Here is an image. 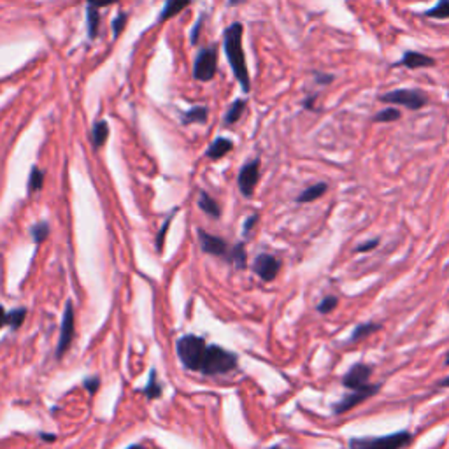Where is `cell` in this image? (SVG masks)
<instances>
[{"instance_id":"38","label":"cell","mask_w":449,"mask_h":449,"mask_svg":"<svg viewBox=\"0 0 449 449\" xmlns=\"http://www.w3.org/2000/svg\"><path fill=\"white\" fill-rule=\"evenodd\" d=\"M316 79H318L319 83H330L334 78H332V76H319L318 74V76H316Z\"/></svg>"},{"instance_id":"10","label":"cell","mask_w":449,"mask_h":449,"mask_svg":"<svg viewBox=\"0 0 449 449\" xmlns=\"http://www.w3.org/2000/svg\"><path fill=\"white\" fill-rule=\"evenodd\" d=\"M258 178H260V162L253 160V162H249V164H246L242 167L241 174H239V188H241L242 195L251 197L256 188V183H258Z\"/></svg>"},{"instance_id":"43","label":"cell","mask_w":449,"mask_h":449,"mask_svg":"<svg viewBox=\"0 0 449 449\" xmlns=\"http://www.w3.org/2000/svg\"><path fill=\"white\" fill-rule=\"evenodd\" d=\"M128 449H144V448H142V446H130Z\"/></svg>"},{"instance_id":"30","label":"cell","mask_w":449,"mask_h":449,"mask_svg":"<svg viewBox=\"0 0 449 449\" xmlns=\"http://www.w3.org/2000/svg\"><path fill=\"white\" fill-rule=\"evenodd\" d=\"M230 258H232V262H235V265H237V267H244L246 265V249H244V246L242 244H237L235 246L234 249H232V253H230Z\"/></svg>"},{"instance_id":"13","label":"cell","mask_w":449,"mask_h":449,"mask_svg":"<svg viewBox=\"0 0 449 449\" xmlns=\"http://www.w3.org/2000/svg\"><path fill=\"white\" fill-rule=\"evenodd\" d=\"M435 63V60L432 56L423 55V53L407 51L402 60L398 62V65H405L407 69H421V67H432Z\"/></svg>"},{"instance_id":"1","label":"cell","mask_w":449,"mask_h":449,"mask_svg":"<svg viewBox=\"0 0 449 449\" xmlns=\"http://www.w3.org/2000/svg\"><path fill=\"white\" fill-rule=\"evenodd\" d=\"M242 32H244V28H242L241 23H234L225 30V53L228 56L235 79L241 83L244 92H249L251 81H249L248 65H246L244 49H242Z\"/></svg>"},{"instance_id":"11","label":"cell","mask_w":449,"mask_h":449,"mask_svg":"<svg viewBox=\"0 0 449 449\" xmlns=\"http://www.w3.org/2000/svg\"><path fill=\"white\" fill-rule=\"evenodd\" d=\"M253 269H255L256 274L260 276V279H264V281H274L279 269H281V262L272 255H260L255 260Z\"/></svg>"},{"instance_id":"16","label":"cell","mask_w":449,"mask_h":449,"mask_svg":"<svg viewBox=\"0 0 449 449\" xmlns=\"http://www.w3.org/2000/svg\"><path fill=\"white\" fill-rule=\"evenodd\" d=\"M232 148H234V144H232L230 139L219 137V139H216L211 146H209V149L205 151V155H207V158L218 160V158H223V156L227 155Z\"/></svg>"},{"instance_id":"23","label":"cell","mask_w":449,"mask_h":449,"mask_svg":"<svg viewBox=\"0 0 449 449\" xmlns=\"http://www.w3.org/2000/svg\"><path fill=\"white\" fill-rule=\"evenodd\" d=\"M425 16H428V18H437V19L449 18V0H441L437 8L428 9V11L425 12Z\"/></svg>"},{"instance_id":"35","label":"cell","mask_w":449,"mask_h":449,"mask_svg":"<svg viewBox=\"0 0 449 449\" xmlns=\"http://www.w3.org/2000/svg\"><path fill=\"white\" fill-rule=\"evenodd\" d=\"M90 6H93V8H105V6H112L116 4L118 0H88Z\"/></svg>"},{"instance_id":"31","label":"cell","mask_w":449,"mask_h":449,"mask_svg":"<svg viewBox=\"0 0 449 449\" xmlns=\"http://www.w3.org/2000/svg\"><path fill=\"white\" fill-rule=\"evenodd\" d=\"M126 25V15L125 12H121V15L118 16V18L115 19V23H112V30H115V37H118L119 34H121V30L125 28Z\"/></svg>"},{"instance_id":"32","label":"cell","mask_w":449,"mask_h":449,"mask_svg":"<svg viewBox=\"0 0 449 449\" xmlns=\"http://www.w3.org/2000/svg\"><path fill=\"white\" fill-rule=\"evenodd\" d=\"M169 225H171V218H169L167 221H165V225L162 227V230H160L158 239H156V248H158V251H162V248H164V241H165V235H167Z\"/></svg>"},{"instance_id":"6","label":"cell","mask_w":449,"mask_h":449,"mask_svg":"<svg viewBox=\"0 0 449 449\" xmlns=\"http://www.w3.org/2000/svg\"><path fill=\"white\" fill-rule=\"evenodd\" d=\"M218 71V55L214 48H205L198 53L195 60L194 76L198 81H211Z\"/></svg>"},{"instance_id":"17","label":"cell","mask_w":449,"mask_h":449,"mask_svg":"<svg viewBox=\"0 0 449 449\" xmlns=\"http://www.w3.org/2000/svg\"><path fill=\"white\" fill-rule=\"evenodd\" d=\"M108 137H109L108 121H97V123H95V126H93V132H92L93 148L101 149L102 146L105 144V141H108Z\"/></svg>"},{"instance_id":"42","label":"cell","mask_w":449,"mask_h":449,"mask_svg":"<svg viewBox=\"0 0 449 449\" xmlns=\"http://www.w3.org/2000/svg\"><path fill=\"white\" fill-rule=\"evenodd\" d=\"M228 2H230V6H239V4H242L244 0H228Z\"/></svg>"},{"instance_id":"3","label":"cell","mask_w":449,"mask_h":449,"mask_svg":"<svg viewBox=\"0 0 449 449\" xmlns=\"http://www.w3.org/2000/svg\"><path fill=\"white\" fill-rule=\"evenodd\" d=\"M235 367H237V357L234 353L225 351L219 346H207L201 365V372L209 375L227 374V372L234 371Z\"/></svg>"},{"instance_id":"45","label":"cell","mask_w":449,"mask_h":449,"mask_svg":"<svg viewBox=\"0 0 449 449\" xmlns=\"http://www.w3.org/2000/svg\"><path fill=\"white\" fill-rule=\"evenodd\" d=\"M271 449H281V448H279V446H274V448H271Z\"/></svg>"},{"instance_id":"27","label":"cell","mask_w":449,"mask_h":449,"mask_svg":"<svg viewBox=\"0 0 449 449\" xmlns=\"http://www.w3.org/2000/svg\"><path fill=\"white\" fill-rule=\"evenodd\" d=\"M337 305H339V298L334 297V295H328V297H325L323 300L319 302L318 312L319 314H330Z\"/></svg>"},{"instance_id":"2","label":"cell","mask_w":449,"mask_h":449,"mask_svg":"<svg viewBox=\"0 0 449 449\" xmlns=\"http://www.w3.org/2000/svg\"><path fill=\"white\" fill-rule=\"evenodd\" d=\"M411 441L412 435L407 430H400L381 437H353L349 449H404Z\"/></svg>"},{"instance_id":"24","label":"cell","mask_w":449,"mask_h":449,"mask_svg":"<svg viewBox=\"0 0 449 449\" xmlns=\"http://www.w3.org/2000/svg\"><path fill=\"white\" fill-rule=\"evenodd\" d=\"M205 119H207V109L205 108L189 109L185 116L186 123H204Z\"/></svg>"},{"instance_id":"28","label":"cell","mask_w":449,"mask_h":449,"mask_svg":"<svg viewBox=\"0 0 449 449\" xmlns=\"http://www.w3.org/2000/svg\"><path fill=\"white\" fill-rule=\"evenodd\" d=\"M32 235H34V241L37 244H42L46 241V237L49 235V225L46 221L37 223L34 228H32Z\"/></svg>"},{"instance_id":"14","label":"cell","mask_w":449,"mask_h":449,"mask_svg":"<svg viewBox=\"0 0 449 449\" xmlns=\"http://www.w3.org/2000/svg\"><path fill=\"white\" fill-rule=\"evenodd\" d=\"M327 188H328L327 183H316V185L309 186V188H305L304 192L298 195L297 202H300V204H309V202L318 201L319 197H323Z\"/></svg>"},{"instance_id":"15","label":"cell","mask_w":449,"mask_h":449,"mask_svg":"<svg viewBox=\"0 0 449 449\" xmlns=\"http://www.w3.org/2000/svg\"><path fill=\"white\" fill-rule=\"evenodd\" d=\"M189 4H192V0H167L164 11L160 15V22H167V19L174 18L176 15L185 11Z\"/></svg>"},{"instance_id":"39","label":"cell","mask_w":449,"mask_h":449,"mask_svg":"<svg viewBox=\"0 0 449 449\" xmlns=\"http://www.w3.org/2000/svg\"><path fill=\"white\" fill-rule=\"evenodd\" d=\"M4 323H6V311L0 307V328L4 327Z\"/></svg>"},{"instance_id":"21","label":"cell","mask_w":449,"mask_h":449,"mask_svg":"<svg viewBox=\"0 0 449 449\" xmlns=\"http://www.w3.org/2000/svg\"><path fill=\"white\" fill-rule=\"evenodd\" d=\"M99 23H101V15H99V8H88V35L92 39L97 37L99 34Z\"/></svg>"},{"instance_id":"25","label":"cell","mask_w":449,"mask_h":449,"mask_svg":"<svg viewBox=\"0 0 449 449\" xmlns=\"http://www.w3.org/2000/svg\"><path fill=\"white\" fill-rule=\"evenodd\" d=\"M42 183H44V174H42L37 167H34L32 172H30L28 189L30 192H39V189L42 188Z\"/></svg>"},{"instance_id":"36","label":"cell","mask_w":449,"mask_h":449,"mask_svg":"<svg viewBox=\"0 0 449 449\" xmlns=\"http://www.w3.org/2000/svg\"><path fill=\"white\" fill-rule=\"evenodd\" d=\"M201 26H202V19H198L197 25H195V28H194V34H192V42H194V44H197V41H198V34H201Z\"/></svg>"},{"instance_id":"9","label":"cell","mask_w":449,"mask_h":449,"mask_svg":"<svg viewBox=\"0 0 449 449\" xmlns=\"http://www.w3.org/2000/svg\"><path fill=\"white\" fill-rule=\"evenodd\" d=\"M72 339H74V305H72V302H67V304H65V311H63V321L62 330H60L56 357H62L63 353L67 351Z\"/></svg>"},{"instance_id":"34","label":"cell","mask_w":449,"mask_h":449,"mask_svg":"<svg viewBox=\"0 0 449 449\" xmlns=\"http://www.w3.org/2000/svg\"><path fill=\"white\" fill-rule=\"evenodd\" d=\"M379 244V239H372V241H368V242H364V244H360L357 248V251L358 253H365V251H372V249L375 248V246Z\"/></svg>"},{"instance_id":"19","label":"cell","mask_w":449,"mask_h":449,"mask_svg":"<svg viewBox=\"0 0 449 449\" xmlns=\"http://www.w3.org/2000/svg\"><path fill=\"white\" fill-rule=\"evenodd\" d=\"M198 204H201L202 211H204L205 214L212 216V218H219V214H221L218 202H216L214 198L209 197L207 194H204V192L201 194V201H198Z\"/></svg>"},{"instance_id":"20","label":"cell","mask_w":449,"mask_h":449,"mask_svg":"<svg viewBox=\"0 0 449 449\" xmlns=\"http://www.w3.org/2000/svg\"><path fill=\"white\" fill-rule=\"evenodd\" d=\"M244 109H246V101H242V99L241 101H235L234 104H232V108L228 109L227 116H225V123H227V125H234V123H237L239 119H241Z\"/></svg>"},{"instance_id":"29","label":"cell","mask_w":449,"mask_h":449,"mask_svg":"<svg viewBox=\"0 0 449 449\" xmlns=\"http://www.w3.org/2000/svg\"><path fill=\"white\" fill-rule=\"evenodd\" d=\"M400 118V111L395 108H390V109H384V111L379 112L378 116H375V121H381V123H388V121H395V119Z\"/></svg>"},{"instance_id":"4","label":"cell","mask_w":449,"mask_h":449,"mask_svg":"<svg viewBox=\"0 0 449 449\" xmlns=\"http://www.w3.org/2000/svg\"><path fill=\"white\" fill-rule=\"evenodd\" d=\"M176 349H178V357L181 358L185 367L192 368V371H201L205 349H207L204 339L197 337V335H186V337L179 339Z\"/></svg>"},{"instance_id":"18","label":"cell","mask_w":449,"mask_h":449,"mask_svg":"<svg viewBox=\"0 0 449 449\" xmlns=\"http://www.w3.org/2000/svg\"><path fill=\"white\" fill-rule=\"evenodd\" d=\"M381 328L382 327L379 323H362V325H358V327L355 328V330H353V335H351V339H349V342H351V344H357V342L364 341V339H367L368 335L375 334V332L381 330Z\"/></svg>"},{"instance_id":"40","label":"cell","mask_w":449,"mask_h":449,"mask_svg":"<svg viewBox=\"0 0 449 449\" xmlns=\"http://www.w3.org/2000/svg\"><path fill=\"white\" fill-rule=\"evenodd\" d=\"M439 387H441V388H449V375H448V378L442 379L441 382H439Z\"/></svg>"},{"instance_id":"37","label":"cell","mask_w":449,"mask_h":449,"mask_svg":"<svg viewBox=\"0 0 449 449\" xmlns=\"http://www.w3.org/2000/svg\"><path fill=\"white\" fill-rule=\"evenodd\" d=\"M256 221H258V216H251V218H249L248 219V221H246L244 223V232H249V230H251V228L253 227H255V225H256Z\"/></svg>"},{"instance_id":"8","label":"cell","mask_w":449,"mask_h":449,"mask_svg":"<svg viewBox=\"0 0 449 449\" xmlns=\"http://www.w3.org/2000/svg\"><path fill=\"white\" fill-rule=\"evenodd\" d=\"M381 391V384H368L365 390H358V391H353L351 395H346L344 398H342L339 404L334 405V414H344V412L351 411V409H355L357 405L364 404L367 398L374 397L375 393H379Z\"/></svg>"},{"instance_id":"5","label":"cell","mask_w":449,"mask_h":449,"mask_svg":"<svg viewBox=\"0 0 449 449\" xmlns=\"http://www.w3.org/2000/svg\"><path fill=\"white\" fill-rule=\"evenodd\" d=\"M379 99L382 102H390V104L405 105V108L412 109V111L421 109L428 102L427 95L423 92H420V90H395V92L384 93Z\"/></svg>"},{"instance_id":"33","label":"cell","mask_w":449,"mask_h":449,"mask_svg":"<svg viewBox=\"0 0 449 449\" xmlns=\"http://www.w3.org/2000/svg\"><path fill=\"white\" fill-rule=\"evenodd\" d=\"M99 384H101V379H99V378L86 379V381H85V387H86V390L90 391V393H95V391L99 390Z\"/></svg>"},{"instance_id":"7","label":"cell","mask_w":449,"mask_h":449,"mask_svg":"<svg viewBox=\"0 0 449 449\" xmlns=\"http://www.w3.org/2000/svg\"><path fill=\"white\" fill-rule=\"evenodd\" d=\"M372 375V367L367 364H355L342 378V384H344L348 390L358 391L365 390L368 387V381H371Z\"/></svg>"},{"instance_id":"41","label":"cell","mask_w":449,"mask_h":449,"mask_svg":"<svg viewBox=\"0 0 449 449\" xmlns=\"http://www.w3.org/2000/svg\"><path fill=\"white\" fill-rule=\"evenodd\" d=\"M41 439H44V441H55V435H48V434H41Z\"/></svg>"},{"instance_id":"12","label":"cell","mask_w":449,"mask_h":449,"mask_svg":"<svg viewBox=\"0 0 449 449\" xmlns=\"http://www.w3.org/2000/svg\"><path fill=\"white\" fill-rule=\"evenodd\" d=\"M198 237H201L202 249H204L205 253H209V255H214V256L227 255V242L223 241V239L207 234V232H204V230H198Z\"/></svg>"},{"instance_id":"22","label":"cell","mask_w":449,"mask_h":449,"mask_svg":"<svg viewBox=\"0 0 449 449\" xmlns=\"http://www.w3.org/2000/svg\"><path fill=\"white\" fill-rule=\"evenodd\" d=\"M25 314H26L25 309H15V311L6 314V323H8L12 330H16V328L22 327V323L25 321Z\"/></svg>"},{"instance_id":"44","label":"cell","mask_w":449,"mask_h":449,"mask_svg":"<svg viewBox=\"0 0 449 449\" xmlns=\"http://www.w3.org/2000/svg\"><path fill=\"white\" fill-rule=\"evenodd\" d=\"M446 365H449V353H448V357H446Z\"/></svg>"},{"instance_id":"26","label":"cell","mask_w":449,"mask_h":449,"mask_svg":"<svg viewBox=\"0 0 449 449\" xmlns=\"http://www.w3.org/2000/svg\"><path fill=\"white\" fill-rule=\"evenodd\" d=\"M146 395H148L149 400H153V398H158L160 395H162V388H160V384L156 382V372L155 371H151V374H149L148 387H146Z\"/></svg>"}]
</instances>
